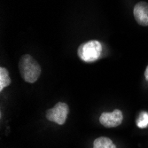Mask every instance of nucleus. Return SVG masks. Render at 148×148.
Masks as SVG:
<instances>
[{"label":"nucleus","instance_id":"obj_1","mask_svg":"<svg viewBox=\"0 0 148 148\" xmlns=\"http://www.w3.org/2000/svg\"><path fill=\"white\" fill-rule=\"evenodd\" d=\"M19 70L25 82L34 84L41 75V66L29 54L23 55L19 61Z\"/></svg>","mask_w":148,"mask_h":148},{"label":"nucleus","instance_id":"obj_2","mask_svg":"<svg viewBox=\"0 0 148 148\" xmlns=\"http://www.w3.org/2000/svg\"><path fill=\"white\" fill-rule=\"evenodd\" d=\"M102 45L97 40H90L82 44L77 51L78 56L84 62H94L101 55Z\"/></svg>","mask_w":148,"mask_h":148},{"label":"nucleus","instance_id":"obj_3","mask_svg":"<svg viewBox=\"0 0 148 148\" xmlns=\"http://www.w3.org/2000/svg\"><path fill=\"white\" fill-rule=\"evenodd\" d=\"M69 113V107L64 102L57 103L52 108L46 111V119L50 122L55 123L59 125L65 123Z\"/></svg>","mask_w":148,"mask_h":148},{"label":"nucleus","instance_id":"obj_4","mask_svg":"<svg viewBox=\"0 0 148 148\" xmlns=\"http://www.w3.org/2000/svg\"><path fill=\"white\" fill-rule=\"evenodd\" d=\"M123 121V112L115 109L113 112H104L99 117V123L106 128H115L122 124Z\"/></svg>","mask_w":148,"mask_h":148},{"label":"nucleus","instance_id":"obj_5","mask_svg":"<svg viewBox=\"0 0 148 148\" xmlns=\"http://www.w3.org/2000/svg\"><path fill=\"white\" fill-rule=\"evenodd\" d=\"M134 18L137 22L144 27L148 26V3L138 2L133 9Z\"/></svg>","mask_w":148,"mask_h":148},{"label":"nucleus","instance_id":"obj_6","mask_svg":"<svg viewBox=\"0 0 148 148\" xmlns=\"http://www.w3.org/2000/svg\"><path fill=\"white\" fill-rule=\"evenodd\" d=\"M93 148H116L113 141L106 137H99L93 142Z\"/></svg>","mask_w":148,"mask_h":148},{"label":"nucleus","instance_id":"obj_7","mask_svg":"<svg viewBox=\"0 0 148 148\" xmlns=\"http://www.w3.org/2000/svg\"><path fill=\"white\" fill-rule=\"evenodd\" d=\"M11 84V79L7 69L5 68H0V90H3Z\"/></svg>","mask_w":148,"mask_h":148},{"label":"nucleus","instance_id":"obj_8","mask_svg":"<svg viewBox=\"0 0 148 148\" xmlns=\"http://www.w3.org/2000/svg\"><path fill=\"white\" fill-rule=\"evenodd\" d=\"M137 126L140 129H145L148 127V113L143 111L139 114L137 119Z\"/></svg>","mask_w":148,"mask_h":148},{"label":"nucleus","instance_id":"obj_9","mask_svg":"<svg viewBox=\"0 0 148 148\" xmlns=\"http://www.w3.org/2000/svg\"><path fill=\"white\" fill-rule=\"evenodd\" d=\"M145 79L148 81V66H146L145 71Z\"/></svg>","mask_w":148,"mask_h":148}]
</instances>
